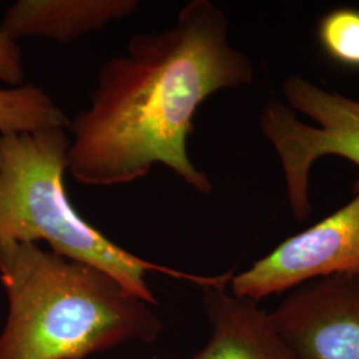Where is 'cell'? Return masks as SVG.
<instances>
[{
	"label": "cell",
	"mask_w": 359,
	"mask_h": 359,
	"mask_svg": "<svg viewBox=\"0 0 359 359\" xmlns=\"http://www.w3.org/2000/svg\"><path fill=\"white\" fill-rule=\"evenodd\" d=\"M226 283L203 287L212 337L192 359H295L269 313L226 293Z\"/></svg>",
	"instance_id": "52a82bcc"
},
{
	"label": "cell",
	"mask_w": 359,
	"mask_h": 359,
	"mask_svg": "<svg viewBox=\"0 0 359 359\" xmlns=\"http://www.w3.org/2000/svg\"><path fill=\"white\" fill-rule=\"evenodd\" d=\"M270 317L295 359H359V273L304 283Z\"/></svg>",
	"instance_id": "8992f818"
},
{
	"label": "cell",
	"mask_w": 359,
	"mask_h": 359,
	"mask_svg": "<svg viewBox=\"0 0 359 359\" xmlns=\"http://www.w3.org/2000/svg\"><path fill=\"white\" fill-rule=\"evenodd\" d=\"M69 120L46 90L35 86L0 87V135L68 128Z\"/></svg>",
	"instance_id": "9c48e42d"
},
{
	"label": "cell",
	"mask_w": 359,
	"mask_h": 359,
	"mask_svg": "<svg viewBox=\"0 0 359 359\" xmlns=\"http://www.w3.org/2000/svg\"><path fill=\"white\" fill-rule=\"evenodd\" d=\"M359 273V180L353 198L306 231L286 238L250 268L231 276V294L258 302L335 274Z\"/></svg>",
	"instance_id": "5b68a950"
},
{
	"label": "cell",
	"mask_w": 359,
	"mask_h": 359,
	"mask_svg": "<svg viewBox=\"0 0 359 359\" xmlns=\"http://www.w3.org/2000/svg\"><path fill=\"white\" fill-rule=\"evenodd\" d=\"M8 317L0 359H84L128 341H154L149 304L111 276L39 244L0 243Z\"/></svg>",
	"instance_id": "7a4b0ae2"
},
{
	"label": "cell",
	"mask_w": 359,
	"mask_h": 359,
	"mask_svg": "<svg viewBox=\"0 0 359 359\" xmlns=\"http://www.w3.org/2000/svg\"><path fill=\"white\" fill-rule=\"evenodd\" d=\"M25 79L22 51L16 40L0 29V81L20 87Z\"/></svg>",
	"instance_id": "8fae6325"
},
{
	"label": "cell",
	"mask_w": 359,
	"mask_h": 359,
	"mask_svg": "<svg viewBox=\"0 0 359 359\" xmlns=\"http://www.w3.org/2000/svg\"><path fill=\"white\" fill-rule=\"evenodd\" d=\"M283 90L289 105L269 102L259 127L281 161L293 216L304 221L311 212L309 175L314 161L338 156L359 167V102L298 75L287 77Z\"/></svg>",
	"instance_id": "277c9868"
},
{
	"label": "cell",
	"mask_w": 359,
	"mask_h": 359,
	"mask_svg": "<svg viewBox=\"0 0 359 359\" xmlns=\"http://www.w3.org/2000/svg\"><path fill=\"white\" fill-rule=\"evenodd\" d=\"M253 81V63L229 43L224 11L192 0L169 28L130 36L126 52L104 63L90 107L69 121L67 169L84 185L116 187L158 164L209 194L213 184L188 152L193 117L213 93Z\"/></svg>",
	"instance_id": "6da1fadb"
},
{
	"label": "cell",
	"mask_w": 359,
	"mask_h": 359,
	"mask_svg": "<svg viewBox=\"0 0 359 359\" xmlns=\"http://www.w3.org/2000/svg\"><path fill=\"white\" fill-rule=\"evenodd\" d=\"M139 4L137 0H19L7 10L0 29L16 41L44 38L69 43L128 18Z\"/></svg>",
	"instance_id": "ba28073f"
},
{
	"label": "cell",
	"mask_w": 359,
	"mask_h": 359,
	"mask_svg": "<svg viewBox=\"0 0 359 359\" xmlns=\"http://www.w3.org/2000/svg\"><path fill=\"white\" fill-rule=\"evenodd\" d=\"M69 142L65 128L0 135V243H46L59 256L107 273L149 305L156 304L145 278L149 271L203 287L221 281V276L198 277L135 256L81 217L65 193Z\"/></svg>",
	"instance_id": "3957f363"
},
{
	"label": "cell",
	"mask_w": 359,
	"mask_h": 359,
	"mask_svg": "<svg viewBox=\"0 0 359 359\" xmlns=\"http://www.w3.org/2000/svg\"><path fill=\"white\" fill-rule=\"evenodd\" d=\"M317 36L322 50L332 60L359 67V10L341 7L323 15Z\"/></svg>",
	"instance_id": "30bf717a"
}]
</instances>
